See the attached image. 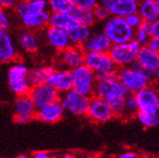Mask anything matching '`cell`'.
Masks as SVG:
<instances>
[{
    "label": "cell",
    "mask_w": 159,
    "mask_h": 158,
    "mask_svg": "<svg viewBox=\"0 0 159 158\" xmlns=\"http://www.w3.org/2000/svg\"><path fill=\"white\" fill-rule=\"evenodd\" d=\"M15 14L20 19L27 13L49 10L48 0H20L14 8Z\"/></svg>",
    "instance_id": "603a6c76"
},
{
    "label": "cell",
    "mask_w": 159,
    "mask_h": 158,
    "mask_svg": "<svg viewBox=\"0 0 159 158\" xmlns=\"http://www.w3.org/2000/svg\"><path fill=\"white\" fill-rule=\"evenodd\" d=\"M61 158H79V157H75V156L71 155V154H66V155H64V156L61 157Z\"/></svg>",
    "instance_id": "7bdbcfd3"
},
{
    "label": "cell",
    "mask_w": 159,
    "mask_h": 158,
    "mask_svg": "<svg viewBox=\"0 0 159 158\" xmlns=\"http://www.w3.org/2000/svg\"><path fill=\"white\" fill-rule=\"evenodd\" d=\"M116 75L129 93H136L154 83V76L146 71L137 61L131 66L116 69Z\"/></svg>",
    "instance_id": "6da1fadb"
},
{
    "label": "cell",
    "mask_w": 159,
    "mask_h": 158,
    "mask_svg": "<svg viewBox=\"0 0 159 158\" xmlns=\"http://www.w3.org/2000/svg\"><path fill=\"white\" fill-rule=\"evenodd\" d=\"M50 158H60L57 154H52V156H50Z\"/></svg>",
    "instance_id": "f6af8a7d"
},
{
    "label": "cell",
    "mask_w": 159,
    "mask_h": 158,
    "mask_svg": "<svg viewBox=\"0 0 159 158\" xmlns=\"http://www.w3.org/2000/svg\"><path fill=\"white\" fill-rule=\"evenodd\" d=\"M136 61L146 71L154 76L155 70L159 66V52L150 50L147 46H143L137 53Z\"/></svg>",
    "instance_id": "44dd1931"
},
{
    "label": "cell",
    "mask_w": 159,
    "mask_h": 158,
    "mask_svg": "<svg viewBox=\"0 0 159 158\" xmlns=\"http://www.w3.org/2000/svg\"><path fill=\"white\" fill-rule=\"evenodd\" d=\"M33 158H50V154L47 151H37L33 154Z\"/></svg>",
    "instance_id": "ab89813d"
},
{
    "label": "cell",
    "mask_w": 159,
    "mask_h": 158,
    "mask_svg": "<svg viewBox=\"0 0 159 158\" xmlns=\"http://www.w3.org/2000/svg\"><path fill=\"white\" fill-rule=\"evenodd\" d=\"M11 27V17L7 9L0 7V31H8Z\"/></svg>",
    "instance_id": "d6a6232c"
},
{
    "label": "cell",
    "mask_w": 159,
    "mask_h": 158,
    "mask_svg": "<svg viewBox=\"0 0 159 158\" xmlns=\"http://www.w3.org/2000/svg\"><path fill=\"white\" fill-rule=\"evenodd\" d=\"M44 35L47 43L57 52L65 50L72 45L68 32L64 29L48 25L45 28Z\"/></svg>",
    "instance_id": "9a60e30c"
},
{
    "label": "cell",
    "mask_w": 159,
    "mask_h": 158,
    "mask_svg": "<svg viewBox=\"0 0 159 158\" xmlns=\"http://www.w3.org/2000/svg\"><path fill=\"white\" fill-rule=\"evenodd\" d=\"M102 31L110 39L112 44L127 43L134 39L135 30L130 27L124 18L111 17L103 22Z\"/></svg>",
    "instance_id": "277c9868"
},
{
    "label": "cell",
    "mask_w": 159,
    "mask_h": 158,
    "mask_svg": "<svg viewBox=\"0 0 159 158\" xmlns=\"http://www.w3.org/2000/svg\"><path fill=\"white\" fill-rule=\"evenodd\" d=\"M86 116L95 123H106L115 117L108 102L94 95L90 98Z\"/></svg>",
    "instance_id": "7c38bea8"
},
{
    "label": "cell",
    "mask_w": 159,
    "mask_h": 158,
    "mask_svg": "<svg viewBox=\"0 0 159 158\" xmlns=\"http://www.w3.org/2000/svg\"><path fill=\"white\" fill-rule=\"evenodd\" d=\"M71 14L77 20L78 23L86 26L92 27L96 23V19L94 17V13L92 9H85V8H78L74 7L71 11Z\"/></svg>",
    "instance_id": "83f0119b"
},
{
    "label": "cell",
    "mask_w": 159,
    "mask_h": 158,
    "mask_svg": "<svg viewBox=\"0 0 159 158\" xmlns=\"http://www.w3.org/2000/svg\"><path fill=\"white\" fill-rule=\"evenodd\" d=\"M150 38H152L150 36V22L143 21L142 25L137 29H135L134 40H136L143 47L148 45Z\"/></svg>",
    "instance_id": "4dcf8cb0"
},
{
    "label": "cell",
    "mask_w": 159,
    "mask_h": 158,
    "mask_svg": "<svg viewBox=\"0 0 159 158\" xmlns=\"http://www.w3.org/2000/svg\"><path fill=\"white\" fill-rule=\"evenodd\" d=\"M47 84H49L60 94L70 90L71 88H73L72 70L57 67V69L48 79Z\"/></svg>",
    "instance_id": "2e32d148"
},
{
    "label": "cell",
    "mask_w": 159,
    "mask_h": 158,
    "mask_svg": "<svg viewBox=\"0 0 159 158\" xmlns=\"http://www.w3.org/2000/svg\"><path fill=\"white\" fill-rule=\"evenodd\" d=\"M136 96L139 111L148 113L158 112L159 104V84L153 83L147 88L134 93Z\"/></svg>",
    "instance_id": "30bf717a"
},
{
    "label": "cell",
    "mask_w": 159,
    "mask_h": 158,
    "mask_svg": "<svg viewBox=\"0 0 159 158\" xmlns=\"http://www.w3.org/2000/svg\"><path fill=\"white\" fill-rule=\"evenodd\" d=\"M119 158H137V155L135 154L134 152L129 151V152H124V153H122L120 156H119Z\"/></svg>",
    "instance_id": "60d3db41"
},
{
    "label": "cell",
    "mask_w": 159,
    "mask_h": 158,
    "mask_svg": "<svg viewBox=\"0 0 159 158\" xmlns=\"http://www.w3.org/2000/svg\"><path fill=\"white\" fill-rule=\"evenodd\" d=\"M90 98L91 97L84 96L78 93L75 89L71 88L70 90L61 94L59 101L65 112H69L77 116H83L87 114Z\"/></svg>",
    "instance_id": "52a82bcc"
},
{
    "label": "cell",
    "mask_w": 159,
    "mask_h": 158,
    "mask_svg": "<svg viewBox=\"0 0 159 158\" xmlns=\"http://www.w3.org/2000/svg\"><path fill=\"white\" fill-rule=\"evenodd\" d=\"M55 69H57V66L54 65H41L32 69H29L27 78L31 86H35L47 83L48 79L50 78V76L52 74Z\"/></svg>",
    "instance_id": "cb8c5ba5"
},
{
    "label": "cell",
    "mask_w": 159,
    "mask_h": 158,
    "mask_svg": "<svg viewBox=\"0 0 159 158\" xmlns=\"http://www.w3.org/2000/svg\"><path fill=\"white\" fill-rule=\"evenodd\" d=\"M68 35L71 40L72 45L75 46H83L84 43L89 38L92 33V28L90 26H86L83 25H76L72 28H70L68 31Z\"/></svg>",
    "instance_id": "484cf974"
},
{
    "label": "cell",
    "mask_w": 159,
    "mask_h": 158,
    "mask_svg": "<svg viewBox=\"0 0 159 158\" xmlns=\"http://www.w3.org/2000/svg\"><path fill=\"white\" fill-rule=\"evenodd\" d=\"M73 89L84 96L92 97L94 95V88L96 84V74L83 64L72 70Z\"/></svg>",
    "instance_id": "8992f818"
},
{
    "label": "cell",
    "mask_w": 159,
    "mask_h": 158,
    "mask_svg": "<svg viewBox=\"0 0 159 158\" xmlns=\"http://www.w3.org/2000/svg\"><path fill=\"white\" fill-rule=\"evenodd\" d=\"M147 47H148L150 50L159 52V39L152 37V38L149 39V41H148Z\"/></svg>",
    "instance_id": "f35d334b"
},
{
    "label": "cell",
    "mask_w": 159,
    "mask_h": 158,
    "mask_svg": "<svg viewBox=\"0 0 159 158\" xmlns=\"http://www.w3.org/2000/svg\"><path fill=\"white\" fill-rule=\"evenodd\" d=\"M139 111L138 102L134 93H128L125 97L124 104V116L126 117H135V115Z\"/></svg>",
    "instance_id": "1f68e13d"
},
{
    "label": "cell",
    "mask_w": 159,
    "mask_h": 158,
    "mask_svg": "<svg viewBox=\"0 0 159 158\" xmlns=\"http://www.w3.org/2000/svg\"><path fill=\"white\" fill-rule=\"evenodd\" d=\"M20 0H0V7L4 9H14Z\"/></svg>",
    "instance_id": "74e56055"
},
{
    "label": "cell",
    "mask_w": 159,
    "mask_h": 158,
    "mask_svg": "<svg viewBox=\"0 0 159 158\" xmlns=\"http://www.w3.org/2000/svg\"><path fill=\"white\" fill-rule=\"evenodd\" d=\"M51 12L49 10L34 12V13H27L20 18L21 25L25 29L29 30H41L46 28L49 25Z\"/></svg>",
    "instance_id": "d6986e66"
},
{
    "label": "cell",
    "mask_w": 159,
    "mask_h": 158,
    "mask_svg": "<svg viewBox=\"0 0 159 158\" xmlns=\"http://www.w3.org/2000/svg\"><path fill=\"white\" fill-rule=\"evenodd\" d=\"M36 110L29 94L19 95L14 102V120L19 124H26L35 120Z\"/></svg>",
    "instance_id": "9c48e42d"
},
{
    "label": "cell",
    "mask_w": 159,
    "mask_h": 158,
    "mask_svg": "<svg viewBox=\"0 0 159 158\" xmlns=\"http://www.w3.org/2000/svg\"><path fill=\"white\" fill-rule=\"evenodd\" d=\"M111 16L125 18L131 14L137 13L139 0H100Z\"/></svg>",
    "instance_id": "5bb4252c"
},
{
    "label": "cell",
    "mask_w": 159,
    "mask_h": 158,
    "mask_svg": "<svg viewBox=\"0 0 159 158\" xmlns=\"http://www.w3.org/2000/svg\"><path fill=\"white\" fill-rule=\"evenodd\" d=\"M16 158H19V157H16Z\"/></svg>",
    "instance_id": "681fc988"
},
{
    "label": "cell",
    "mask_w": 159,
    "mask_h": 158,
    "mask_svg": "<svg viewBox=\"0 0 159 158\" xmlns=\"http://www.w3.org/2000/svg\"><path fill=\"white\" fill-rule=\"evenodd\" d=\"M72 0H48V9L51 13H71Z\"/></svg>",
    "instance_id": "f546056e"
},
{
    "label": "cell",
    "mask_w": 159,
    "mask_h": 158,
    "mask_svg": "<svg viewBox=\"0 0 159 158\" xmlns=\"http://www.w3.org/2000/svg\"><path fill=\"white\" fill-rule=\"evenodd\" d=\"M155 1V5H156V9H157V13L159 15V0H154Z\"/></svg>",
    "instance_id": "ee69618b"
},
{
    "label": "cell",
    "mask_w": 159,
    "mask_h": 158,
    "mask_svg": "<svg viewBox=\"0 0 159 158\" xmlns=\"http://www.w3.org/2000/svg\"><path fill=\"white\" fill-rule=\"evenodd\" d=\"M32 158H33V157H32Z\"/></svg>",
    "instance_id": "f907efd6"
},
{
    "label": "cell",
    "mask_w": 159,
    "mask_h": 158,
    "mask_svg": "<svg viewBox=\"0 0 159 158\" xmlns=\"http://www.w3.org/2000/svg\"><path fill=\"white\" fill-rule=\"evenodd\" d=\"M137 13L144 21L152 22L159 19L154 0H139Z\"/></svg>",
    "instance_id": "4316f807"
},
{
    "label": "cell",
    "mask_w": 159,
    "mask_h": 158,
    "mask_svg": "<svg viewBox=\"0 0 159 158\" xmlns=\"http://www.w3.org/2000/svg\"><path fill=\"white\" fill-rule=\"evenodd\" d=\"M158 113H159V104H158Z\"/></svg>",
    "instance_id": "c3c4849f"
},
{
    "label": "cell",
    "mask_w": 159,
    "mask_h": 158,
    "mask_svg": "<svg viewBox=\"0 0 159 158\" xmlns=\"http://www.w3.org/2000/svg\"><path fill=\"white\" fill-rule=\"evenodd\" d=\"M124 19H125V21L127 22V25H128L130 27H132L134 30L137 29L142 25V22L144 21L138 13L131 14L129 16H127V17H125Z\"/></svg>",
    "instance_id": "d590c367"
},
{
    "label": "cell",
    "mask_w": 159,
    "mask_h": 158,
    "mask_svg": "<svg viewBox=\"0 0 159 158\" xmlns=\"http://www.w3.org/2000/svg\"><path fill=\"white\" fill-rule=\"evenodd\" d=\"M65 110L60 101H55L36 110L35 118L45 123H55L59 121L64 115Z\"/></svg>",
    "instance_id": "e0dca14e"
},
{
    "label": "cell",
    "mask_w": 159,
    "mask_h": 158,
    "mask_svg": "<svg viewBox=\"0 0 159 158\" xmlns=\"http://www.w3.org/2000/svg\"><path fill=\"white\" fill-rule=\"evenodd\" d=\"M28 94L32 99L36 109L58 101L61 95L58 91H57L47 83L32 86Z\"/></svg>",
    "instance_id": "4fadbf2b"
},
{
    "label": "cell",
    "mask_w": 159,
    "mask_h": 158,
    "mask_svg": "<svg viewBox=\"0 0 159 158\" xmlns=\"http://www.w3.org/2000/svg\"><path fill=\"white\" fill-rule=\"evenodd\" d=\"M112 42L102 30L92 32L89 38L84 43L82 48L85 52H108Z\"/></svg>",
    "instance_id": "ffe728a7"
},
{
    "label": "cell",
    "mask_w": 159,
    "mask_h": 158,
    "mask_svg": "<svg viewBox=\"0 0 159 158\" xmlns=\"http://www.w3.org/2000/svg\"><path fill=\"white\" fill-rule=\"evenodd\" d=\"M137 158H148V157L145 155H142V156H137Z\"/></svg>",
    "instance_id": "7dc6e473"
},
{
    "label": "cell",
    "mask_w": 159,
    "mask_h": 158,
    "mask_svg": "<svg viewBox=\"0 0 159 158\" xmlns=\"http://www.w3.org/2000/svg\"><path fill=\"white\" fill-rule=\"evenodd\" d=\"M84 64L96 75L116 71L115 63L108 52H85Z\"/></svg>",
    "instance_id": "8fae6325"
},
{
    "label": "cell",
    "mask_w": 159,
    "mask_h": 158,
    "mask_svg": "<svg viewBox=\"0 0 159 158\" xmlns=\"http://www.w3.org/2000/svg\"><path fill=\"white\" fill-rule=\"evenodd\" d=\"M97 81L94 88V96L104 99L108 103L116 99H122L128 95L124 85L119 82L116 71L96 75Z\"/></svg>",
    "instance_id": "7a4b0ae2"
},
{
    "label": "cell",
    "mask_w": 159,
    "mask_h": 158,
    "mask_svg": "<svg viewBox=\"0 0 159 158\" xmlns=\"http://www.w3.org/2000/svg\"><path fill=\"white\" fill-rule=\"evenodd\" d=\"M85 52L81 46L71 45L65 50L58 52L57 54V65L60 68L73 70L84 64Z\"/></svg>",
    "instance_id": "ba28073f"
},
{
    "label": "cell",
    "mask_w": 159,
    "mask_h": 158,
    "mask_svg": "<svg viewBox=\"0 0 159 158\" xmlns=\"http://www.w3.org/2000/svg\"><path fill=\"white\" fill-rule=\"evenodd\" d=\"M72 3L74 7L93 10L100 3V0H72Z\"/></svg>",
    "instance_id": "e575fe53"
},
{
    "label": "cell",
    "mask_w": 159,
    "mask_h": 158,
    "mask_svg": "<svg viewBox=\"0 0 159 158\" xmlns=\"http://www.w3.org/2000/svg\"><path fill=\"white\" fill-rule=\"evenodd\" d=\"M136 120L141 123V125L145 128H152L159 125V113H148L138 111L135 115Z\"/></svg>",
    "instance_id": "f1b7e54d"
},
{
    "label": "cell",
    "mask_w": 159,
    "mask_h": 158,
    "mask_svg": "<svg viewBox=\"0 0 159 158\" xmlns=\"http://www.w3.org/2000/svg\"><path fill=\"white\" fill-rule=\"evenodd\" d=\"M19 158H28V157H27L26 155H20V156Z\"/></svg>",
    "instance_id": "bcb514c9"
},
{
    "label": "cell",
    "mask_w": 159,
    "mask_h": 158,
    "mask_svg": "<svg viewBox=\"0 0 159 158\" xmlns=\"http://www.w3.org/2000/svg\"><path fill=\"white\" fill-rule=\"evenodd\" d=\"M93 13H94L95 19H96V21H99V22H104L111 17L108 10L100 3L93 9Z\"/></svg>",
    "instance_id": "836d02e7"
},
{
    "label": "cell",
    "mask_w": 159,
    "mask_h": 158,
    "mask_svg": "<svg viewBox=\"0 0 159 158\" xmlns=\"http://www.w3.org/2000/svg\"><path fill=\"white\" fill-rule=\"evenodd\" d=\"M154 83L159 84V66L154 72Z\"/></svg>",
    "instance_id": "b9f144b4"
},
{
    "label": "cell",
    "mask_w": 159,
    "mask_h": 158,
    "mask_svg": "<svg viewBox=\"0 0 159 158\" xmlns=\"http://www.w3.org/2000/svg\"><path fill=\"white\" fill-rule=\"evenodd\" d=\"M18 58V49L8 31H0V64H9Z\"/></svg>",
    "instance_id": "ac0fdd59"
},
{
    "label": "cell",
    "mask_w": 159,
    "mask_h": 158,
    "mask_svg": "<svg viewBox=\"0 0 159 158\" xmlns=\"http://www.w3.org/2000/svg\"><path fill=\"white\" fill-rule=\"evenodd\" d=\"M29 68L25 62L16 59L11 63L7 72V82L10 91L16 96L28 94L31 84L28 81L27 74Z\"/></svg>",
    "instance_id": "3957f363"
},
{
    "label": "cell",
    "mask_w": 159,
    "mask_h": 158,
    "mask_svg": "<svg viewBox=\"0 0 159 158\" xmlns=\"http://www.w3.org/2000/svg\"><path fill=\"white\" fill-rule=\"evenodd\" d=\"M76 25H78V22L71 13H51L49 20V25L51 26L68 31Z\"/></svg>",
    "instance_id": "d4e9b609"
},
{
    "label": "cell",
    "mask_w": 159,
    "mask_h": 158,
    "mask_svg": "<svg viewBox=\"0 0 159 158\" xmlns=\"http://www.w3.org/2000/svg\"><path fill=\"white\" fill-rule=\"evenodd\" d=\"M150 36L159 39V19L150 22Z\"/></svg>",
    "instance_id": "8d00e7d4"
},
{
    "label": "cell",
    "mask_w": 159,
    "mask_h": 158,
    "mask_svg": "<svg viewBox=\"0 0 159 158\" xmlns=\"http://www.w3.org/2000/svg\"><path fill=\"white\" fill-rule=\"evenodd\" d=\"M141 47L142 46L136 40L132 39L127 43L113 44L108 53L115 63L116 69L128 67L136 61L137 53L139 52Z\"/></svg>",
    "instance_id": "5b68a950"
},
{
    "label": "cell",
    "mask_w": 159,
    "mask_h": 158,
    "mask_svg": "<svg viewBox=\"0 0 159 158\" xmlns=\"http://www.w3.org/2000/svg\"><path fill=\"white\" fill-rule=\"evenodd\" d=\"M17 44L19 48L27 53H35L40 47L39 37L35 31L25 29L18 35Z\"/></svg>",
    "instance_id": "7402d4cb"
}]
</instances>
